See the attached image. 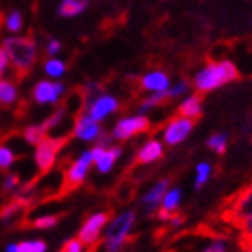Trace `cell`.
Masks as SVG:
<instances>
[{
  "label": "cell",
  "instance_id": "cell-1",
  "mask_svg": "<svg viewBox=\"0 0 252 252\" xmlns=\"http://www.w3.org/2000/svg\"><path fill=\"white\" fill-rule=\"evenodd\" d=\"M2 47L5 49L7 58L13 65V81H20L29 76L32 65L36 62V42L32 34L5 38Z\"/></svg>",
  "mask_w": 252,
  "mask_h": 252
},
{
  "label": "cell",
  "instance_id": "cell-2",
  "mask_svg": "<svg viewBox=\"0 0 252 252\" xmlns=\"http://www.w3.org/2000/svg\"><path fill=\"white\" fill-rule=\"evenodd\" d=\"M137 221V213L131 209H126L114 218H108L105 231V240H103V249L105 252H121L126 242L130 240L133 227Z\"/></svg>",
  "mask_w": 252,
  "mask_h": 252
},
{
  "label": "cell",
  "instance_id": "cell-3",
  "mask_svg": "<svg viewBox=\"0 0 252 252\" xmlns=\"http://www.w3.org/2000/svg\"><path fill=\"white\" fill-rule=\"evenodd\" d=\"M238 68L234 63L229 60H221V62L209 63L205 68H202L196 76H194V89L198 92H211V90L218 89L221 85H227L238 79Z\"/></svg>",
  "mask_w": 252,
  "mask_h": 252
},
{
  "label": "cell",
  "instance_id": "cell-4",
  "mask_svg": "<svg viewBox=\"0 0 252 252\" xmlns=\"http://www.w3.org/2000/svg\"><path fill=\"white\" fill-rule=\"evenodd\" d=\"M67 144V137H53L45 135L42 141L34 144V153H32V160L42 173H47L56 166L58 162V155Z\"/></svg>",
  "mask_w": 252,
  "mask_h": 252
},
{
  "label": "cell",
  "instance_id": "cell-5",
  "mask_svg": "<svg viewBox=\"0 0 252 252\" xmlns=\"http://www.w3.org/2000/svg\"><path fill=\"white\" fill-rule=\"evenodd\" d=\"M108 213L105 211H97V213H92L83 220V223L79 225L78 229V240L83 243L85 247H92L99 242L101 236H103V231H105L106 223H108Z\"/></svg>",
  "mask_w": 252,
  "mask_h": 252
},
{
  "label": "cell",
  "instance_id": "cell-6",
  "mask_svg": "<svg viewBox=\"0 0 252 252\" xmlns=\"http://www.w3.org/2000/svg\"><path fill=\"white\" fill-rule=\"evenodd\" d=\"M90 168H92V152L83 150L78 157L70 160V164L65 169V184H67V188L74 189L83 186L90 173Z\"/></svg>",
  "mask_w": 252,
  "mask_h": 252
},
{
  "label": "cell",
  "instance_id": "cell-7",
  "mask_svg": "<svg viewBox=\"0 0 252 252\" xmlns=\"http://www.w3.org/2000/svg\"><path fill=\"white\" fill-rule=\"evenodd\" d=\"M150 119H148L144 114H139V116H128L123 117L114 125V130H112V139L114 141H128L131 137L139 135V133H144V131L150 130Z\"/></svg>",
  "mask_w": 252,
  "mask_h": 252
},
{
  "label": "cell",
  "instance_id": "cell-8",
  "mask_svg": "<svg viewBox=\"0 0 252 252\" xmlns=\"http://www.w3.org/2000/svg\"><path fill=\"white\" fill-rule=\"evenodd\" d=\"M92 152V166L95 168V171L101 175L110 173L116 162L121 158L123 150L119 146H101V144H94L90 148Z\"/></svg>",
  "mask_w": 252,
  "mask_h": 252
},
{
  "label": "cell",
  "instance_id": "cell-9",
  "mask_svg": "<svg viewBox=\"0 0 252 252\" xmlns=\"http://www.w3.org/2000/svg\"><path fill=\"white\" fill-rule=\"evenodd\" d=\"M119 106H121V103H119V99L114 97V95L97 94L95 97H92V99L85 105L83 110L97 123H103L106 117H110L112 114H116V112L119 110Z\"/></svg>",
  "mask_w": 252,
  "mask_h": 252
},
{
  "label": "cell",
  "instance_id": "cell-10",
  "mask_svg": "<svg viewBox=\"0 0 252 252\" xmlns=\"http://www.w3.org/2000/svg\"><path fill=\"white\" fill-rule=\"evenodd\" d=\"M101 133H103L101 123L92 119L85 110H81L78 116H76L74 125H72V131H70V135H72L74 139H78V141H81V142H95Z\"/></svg>",
  "mask_w": 252,
  "mask_h": 252
},
{
  "label": "cell",
  "instance_id": "cell-11",
  "mask_svg": "<svg viewBox=\"0 0 252 252\" xmlns=\"http://www.w3.org/2000/svg\"><path fill=\"white\" fill-rule=\"evenodd\" d=\"M194 126V119H189V117L184 116H177L173 117L171 121L166 125L162 131V139L168 146H177L182 141L188 139V135L191 133Z\"/></svg>",
  "mask_w": 252,
  "mask_h": 252
},
{
  "label": "cell",
  "instance_id": "cell-12",
  "mask_svg": "<svg viewBox=\"0 0 252 252\" xmlns=\"http://www.w3.org/2000/svg\"><path fill=\"white\" fill-rule=\"evenodd\" d=\"M31 95L36 105H58L60 99L65 95V87L62 83L42 79L32 87Z\"/></svg>",
  "mask_w": 252,
  "mask_h": 252
},
{
  "label": "cell",
  "instance_id": "cell-13",
  "mask_svg": "<svg viewBox=\"0 0 252 252\" xmlns=\"http://www.w3.org/2000/svg\"><path fill=\"white\" fill-rule=\"evenodd\" d=\"M252 216V186L247 188L245 191L238 194L236 198L232 200V204L229 205V211H227V218L234 223H240L245 218H251Z\"/></svg>",
  "mask_w": 252,
  "mask_h": 252
},
{
  "label": "cell",
  "instance_id": "cell-14",
  "mask_svg": "<svg viewBox=\"0 0 252 252\" xmlns=\"http://www.w3.org/2000/svg\"><path fill=\"white\" fill-rule=\"evenodd\" d=\"M168 189H169V179L158 180L157 184L152 186V188L144 193V196L141 198L142 209L146 211V213H153L155 209H158V205H160V202H162L164 193H166Z\"/></svg>",
  "mask_w": 252,
  "mask_h": 252
},
{
  "label": "cell",
  "instance_id": "cell-15",
  "mask_svg": "<svg viewBox=\"0 0 252 252\" xmlns=\"http://www.w3.org/2000/svg\"><path fill=\"white\" fill-rule=\"evenodd\" d=\"M164 155V146L162 142L157 141V139H150L148 142H144L141 148H139V152L135 155V162L137 164H153L157 162L158 158H162Z\"/></svg>",
  "mask_w": 252,
  "mask_h": 252
},
{
  "label": "cell",
  "instance_id": "cell-16",
  "mask_svg": "<svg viewBox=\"0 0 252 252\" xmlns=\"http://www.w3.org/2000/svg\"><path fill=\"white\" fill-rule=\"evenodd\" d=\"M139 89L148 90V92H164L169 89V78L168 74L160 72V70H153L148 72L139 79Z\"/></svg>",
  "mask_w": 252,
  "mask_h": 252
},
{
  "label": "cell",
  "instance_id": "cell-17",
  "mask_svg": "<svg viewBox=\"0 0 252 252\" xmlns=\"http://www.w3.org/2000/svg\"><path fill=\"white\" fill-rule=\"evenodd\" d=\"M180 198H182V191L179 188H173V189H168L162 196V202H160V211H158V218L160 220H169L173 213L179 209L180 205Z\"/></svg>",
  "mask_w": 252,
  "mask_h": 252
},
{
  "label": "cell",
  "instance_id": "cell-18",
  "mask_svg": "<svg viewBox=\"0 0 252 252\" xmlns=\"http://www.w3.org/2000/svg\"><path fill=\"white\" fill-rule=\"evenodd\" d=\"M18 99V89L16 83L11 79L0 78V105L2 106H13Z\"/></svg>",
  "mask_w": 252,
  "mask_h": 252
},
{
  "label": "cell",
  "instance_id": "cell-19",
  "mask_svg": "<svg viewBox=\"0 0 252 252\" xmlns=\"http://www.w3.org/2000/svg\"><path fill=\"white\" fill-rule=\"evenodd\" d=\"M89 7V0H62L58 5V15L63 18H70L83 13Z\"/></svg>",
  "mask_w": 252,
  "mask_h": 252
},
{
  "label": "cell",
  "instance_id": "cell-20",
  "mask_svg": "<svg viewBox=\"0 0 252 252\" xmlns=\"http://www.w3.org/2000/svg\"><path fill=\"white\" fill-rule=\"evenodd\" d=\"M202 114V97L200 95H189L179 106V116L189 117V119H196Z\"/></svg>",
  "mask_w": 252,
  "mask_h": 252
},
{
  "label": "cell",
  "instance_id": "cell-21",
  "mask_svg": "<svg viewBox=\"0 0 252 252\" xmlns=\"http://www.w3.org/2000/svg\"><path fill=\"white\" fill-rule=\"evenodd\" d=\"M45 135H47V131H45V128H43L42 125H29L24 128V131H22L24 141H26L27 144H32V146L38 144Z\"/></svg>",
  "mask_w": 252,
  "mask_h": 252
},
{
  "label": "cell",
  "instance_id": "cell-22",
  "mask_svg": "<svg viewBox=\"0 0 252 252\" xmlns=\"http://www.w3.org/2000/svg\"><path fill=\"white\" fill-rule=\"evenodd\" d=\"M60 216L53 215V213H45V215H40L32 220V227L34 229H40V231H51L54 227L58 225Z\"/></svg>",
  "mask_w": 252,
  "mask_h": 252
},
{
  "label": "cell",
  "instance_id": "cell-23",
  "mask_svg": "<svg viewBox=\"0 0 252 252\" xmlns=\"http://www.w3.org/2000/svg\"><path fill=\"white\" fill-rule=\"evenodd\" d=\"M67 106L63 105V106H60L58 110H54L51 116L45 119V121L42 123V126L45 128V131H51V130H54V128H58L60 125H62L63 121H65V117H67Z\"/></svg>",
  "mask_w": 252,
  "mask_h": 252
},
{
  "label": "cell",
  "instance_id": "cell-24",
  "mask_svg": "<svg viewBox=\"0 0 252 252\" xmlns=\"http://www.w3.org/2000/svg\"><path fill=\"white\" fill-rule=\"evenodd\" d=\"M16 162V152L7 144H0V171L11 169Z\"/></svg>",
  "mask_w": 252,
  "mask_h": 252
},
{
  "label": "cell",
  "instance_id": "cell-25",
  "mask_svg": "<svg viewBox=\"0 0 252 252\" xmlns=\"http://www.w3.org/2000/svg\"><path fill=\"white\" fill-rule=\"evenodd\" d=\"M22 252H47L49 245L45 240H40V238H34V240H24L20 242Z\"/></svg>",
  "mask_w": 252,
  "mask_h": 252
},
{
  "label": "cell",
  "instance_id": "cell-26",
  "mask_svg": "<svg viewBox=\"0 0 252 252\" xmlns=\"http://www.w3.org/2000/svg\"><path fill=\"white\" fill-rule=\"evenodd\" d=\"M4 27L9 32H20V29H22V15L20 13L15 9L9 11V13H5Z\"/></svg>",
  "mask_w": 252,
  "mask_h": 252
},
{
  "label": "cell",
  "instance_id": "cell-27",
  "mask_svg": "<svg viewBox=\"0 0 252 252\" xmlns=\"http://www.w3.org/2000/svg\"><path fill=\"white\" fill-rule=\"evenodd\" d=\"M240 229H242V247L247 251V249L252 247V216L251 218H245V220H242L240 223Z\"/></svg>",
  "mask_w": 252,
  "mask_h": 252
},
{
  "label": "cell",
  "instance_id": "cell-28",
  "mask_svg": "<svg viewBox=\"0 0 252 252\" xmlns=\"http://www.w3.org/2000/svg\"><path fill=\"white\" fill-rule=\"evenodd\" d=\"M65 70H67V67H65V63H63L62 60L51 58L47 63H45V72H47L49 76H53V78H60V76H63Z\"/></svg>",
  "mask_w": 252,
  "mask_h": 252
},
{
  "label": "cell",
  "instance_id": "cell-29",
  "mask_svg": "<svg viewBox=\"0 0 252 252\" xmlns=\"http://www.w3.org/2000/svg\"><path fill=\"white\" fill-rule=\"evenodd\" d=\"M207 146L211 148V150H215L216 153H225L227 150V135L225 133H216V135H213L207 141Z\"/></svg>",
  "mask_w": 252,
  "mask_h": 252
},
{
  "label": "cell",
  "instance_id": "cell-30",
  "mask_svg": "<svg viewBox=\"0 0 252 252\" xmlns=\"http://www.w3.org/2000/svg\"><path fill=\"white\" fill-rule=\"evenodd\" d=\"M20 188V177L16 173H5L2 180V189L4 193H15Z\"/></svg>",
  "mask_w": 252,
  "mask_h": 252
},
{
  "label": "cell",
  "instance_id": "cell-31",
  "mask_svg": "<svg viewBox=\"0 0 252 252\" xmlns=\"http://www.w3.org/2000/svg\"><path fill=\"white\" fill-rule=\"evenodd\" d=\"M211 175V166L207 162H200L198 166H196V177H194V186L196 188H202V186L207 182V179H209Z\"/></svg>",
  "mask_w": 252,
  "mask_h": 252
},
{
  "label": "cell",
  "instance_id": "cell-32",
  "mask_svg": "<svg viewBox=\"0 0 252 252\" xmlns=\"http://www.w3.org/2000/svg\"><path fill=\"white\" fill-rule=\"evenodd\" d=\"M87 249L83 243L79 242L78 238H68L67 242L63 243V247L58 252H87Z\"/></svg>",
  "mask_w": 252,
  "mask_h": 252
},
{
  "label": "cell",
  "instance_id": "cell-33",
  "mask_svg": "<svg viewBox=\"0 0 252 252\" xmlns=\"http://www.w3.org/2000/svg\"><path fill=\"white\" fill-rule=\"evenodd\" d=\"M188 87H189V83L186 81V79H182V81H179V83L175 85L173 89L166 90V92H168V97H169V99H175V97H179V95H182L184 92H188Z\"/></svg>",
  "mask_w": 252,
  "mask_h": 252
},
{
  "label": "cell",
  "instance_id": "cell-34",
  "mask_svg": "<svg viewBox=\"0 0 252 252\" xmlns=\"http://www.w3.org/2000/svg\"><path fill=\"white\" fill-rule=\"evenodd\" d=\"M18 211H20V204L18 202H11L9 205H5L4 209H2V215H0V218L5 221H9L13 216L18 215Z\"/></svg>",
  "mask_w": 252,
  "mask_h": 252
},
{
  "label": "cell",
  "instance_id": "cell-35",
  "mask_svg": "<svg viewBox=\"0 0 252 252\" xmlns=\"http://www.w3.org/2000/svg\"><path fill=\"white\" fill-rule=\"evenodd\" d=\"M7 72H9V58H7L5 49L0 45V78H5Z\"/></svg>",
  "mask_w": 252,
  "mask_h": 252
},
{
  "label": "cell",
  "instance_id": "cell-36",
  "mask_svg": "<svg viewBox=\"0 0 252 252\" xmlns=\"http://www.w3.org/2000/svg\"><path fill=\"white\" fill-rule=\"evenodd\" d=\"M60 51H62V43H60L58 40L51 38L47 42V47H45V54H47V56H54V54L60 53Z\"/></svg>",
  "mask_w": 252,
  "mask_h": 252
},
{
  "label": "cell",
  "instance_id": "cell-37",
  "mask_svg": "<svg viewBox=\"0 0 252 252\" xmlns=\"http://www.w3.org/2000/svg\"><path fill=\"white\" fill-rule=\"evenodd\" d=\"M202 252H227V247H225V243L223 242H213L211 245H207Z\"/></svg>",
  "mask_w": 252,
  "mask_h": 252
},
{
  "label": "cell",
  "instance_id": "cell-38",
  "mask_svg": "<svg viewBox=\"0 0 252 252\" xmlns=\"http://www.w3.org/2000/svg\"><path fill=\"white\" fill-rule=\"evenodd\" d=\"M4 252H22L20 242H11L4 247Z\"/></svg>",
  "mask_w": 252,
  "mask_h": 252
},
{
  "label": "cell",
  "instance_id": "cell-39",
  "mask_svg": "<svg viewBox=\"0 0 252 252\" xmlns=\"http://www.w3.org/2000/svg\"><path fill=\"white\" fill-rule=\"evenodd\" d=\"M245 252H252V247H251V249H247V251H245Z\"/></svg>",
  "mask_w": 252,
  "mask_h": 252
}]
</instances>
